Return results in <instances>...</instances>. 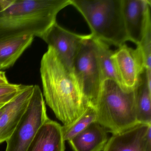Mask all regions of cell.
I'll return each instance as SVG.
<instances>
[{
  "instance_id": "cell-1",
  "label": "cell",
  "mask_w": 151,
  "mask_h": 151,
  "mask_svg": "<svg viewBox=\"0 0 151 151\" xmlns=\"http://www.w3.org/2000/svg\"><path fill=\"white\" fill-rule=\"evenodd\" d=\"M40 72L45 102L63 125L72 123L89 106L74 74L50 47L41 59Z\"/></svg>"
},
{
  "instance_id": "cell-7",
  "label": "cell",
  "mask_w": 151,
  "mask_h": 151,
  "mask_svg": "<svg viewBox=\"0 0 151 151\" xmlns=\"http://www.w3.org/2000/svg\"><path fill=\"white\" fill-rule=\"evenodd\" d=\"M92 37L91 34L80 35L71 32L58 24H53L42 36V39L48 47L55 51L64 67L73 73L74 62L83 41Z\"/></svg>"
},
{
  "instance_id": "cell-11",
  "label": "cell",
  "mask_w": 151,
  "mask_h": 151,
  "mask_svg": "<svg viewBox=\"0 0 151 151\" xmlns=\"http://www.w3.org/2000/svg\"><path fill=\"white\" fill-rule=\"evenodd\" d=\"M34 85H24L17 95L8 102L0 116V144L6 142L13 134L27 110Z\"/></svg>"
},
{
  "instance_id": "cell-17",
  "label": "cell",
  "mask_w": 151,
  "mask_h": 151,
  "mask_svg": "<svg viewBox=\"0 0 151 151\" xmlns=\"http://www.w3.org/2000/svg\"><path fill=\"white\" fill-rule=\"evenodd\" d=\"M97 113L94 107L89 105L83 114L68 125L62 126L63 134L65 141H69L86 129L93 123L96 122Z\"/></svg>"
},
{
  "instance_id": "cell-18",
  "label": "cell",
  "mask_w": 151,
  "mask_h": 151,
  "mask_svg": "<svg viewBox=\"0 0 151 151\" xmlns=\"http://www.w3.org/2000/svg\"><path fill=\"white\" fill-rule=\"evenodd\" d=\"M137 47L140 49L145 60V68L151 72V18L148 19L142 39Z\"/></svg>"
},
{
  "instance_id": "cell-20",
  "label": "cell",
  "mask_w": 151,
  "mask_h": 151,
  "mask_svg": "<svg viewBox=\"0 0 151 151\" xmlns=\"http://www.w3.org/2000/svg\"><path fill=\"white\" fill-rule=\"evenodd\" d=\"M19 91L17 92L14 93H11V94H8V95L0 97V105L5 104V103H8V102L10 101L11 100L13 99L17 95Z\"/></svg>"
},
{
  "instance_id": "cell-13",
  "label": "cell",
  "mask_w": 151,
  "mask_h": 151,
  "mask_svg": "<svg viewBox=\"0 0 151 151\" xmlns=\"http://www.w3.org/2000/svg\"><path fill=\"white\" fill-rule=\"evenodd\" d=\"M34 38L33 35L28 34L0 37V70L14 66Z\"/></svg>"
},
{
  "instance_id": "cell-10",
  "label": "cell",
  "mask_w": 151,
  "mask_h": 151,
  "mask_svg": "<svg viewBox=\"0 0 151 151\" xmlns=\"http://www.w3.org/2000/svg\"><path fill=\"white\" fill-rule=\"evenodd\" d=\"M150 0H122L124 20L129 41L137 45L151 18Z\"/></svg>"
},
{
  "instance_id": "cell-22",
  "label": "cell",
  "mask_w": 151,
  "mask_h": 151,
  "mask_svg": "<svg viewBox=\"0 0 151 151\" xmlns=\"http://www.w3.org/2000/svg\"><path fill=\"white\" fill-rule=\"evenodd\" d=\"M9 83L6 76V72L0 70V86L6 85Z\"/></svg>"
},
{
  "instance_id": "cell-9",
  "label": "cell",
  "mask_w": 151,
  "mask_h": 151,
  "mask_svg": "<svg viewBox=\"0 0 151 151\" xmlns=\"http://www.w3.org/2000/svg\"><path fill=\"white\" fill-rule=\"evenodd\" d=\"M151 124L139 123L113 134L102 151H151Z\"/></svg>"
},
{
  "instance_id": "cell-3",
  "label": "cell",
  "mask_w": 151,
  "mask_h": 151,
  "mask_svg": "<svg viewBox=\"0 0 151 151\" xmlns=\"http://www.w3.org/2000/svg\"><path fill=\"white\" fill-rule=\"evenodd\" d=\"M88 23L93 38L120 47L129 40L122 0H70Z\"/></svg>"
},
{
  "instance_id": "cell-21",
  "label": "cell",
  "mask_w": 151,
  "mask_h": 151,
  "mask_svg": "<svg viewBox=\"0 0 151 151\" xmlns=\"http://www.w3.org/2000/svg\"><path fill=\"white\" fill-rule=\"evenodd\" d=\"M14 1V0H0V13L7 9Z\"/></svg>"
},
{
  "instance_id": "cell-8",
  "label": "cell",
  "mask_w": 151,
  "mask_h": 151,
  "mask_svg": "<svg viewBox=\"0 0 151 151\" xmlns=\"http://www.w3.org/2000/svg\"><path fill=\"white\" fill-rule=\"evenodd\" d=\"M112 58L122 88L127 91L134 90L145 69L140 49L138 47L133 49L125 44L114 52Z\"/></svg>"
},
{
  "instance_id": "cell-15",
  "label": "cell",
  "mask_w": 151,
  "mask_h": 151,
  "mask_svg": "<svg viewBox=\"0 0 151 151\" xmlns=\"http://www.w3.org/2000/svg\"><path fill=\"white\" fill-rule=\"evenodd\" d=\"M134 91L138 122L151 124V83L147 81L145 69Z\"/></svg>"
},
{
  "instance_id": "cell-19",
  "label": "cell",
  "mask_w": 151,
  "mask_h": 151,
  "mask_svg": "<svg viewBox=\"0 0 151 151\" xmlns=\"http://www.w3.org/2000/svg\"><path fill=\"white\" fill-rule=\"evenodd\" d=\"M24 86L10 83L6 85L0 86V97L17 92L21 90Z\"/></svg>"
},
{
  "instance_id": "cell-2",
  "label": "cell",
  "mask_w": 151,
  "mask_h": 151,
  "mask_svg": "<svg viewBox=\"0 0 151 151\" xmlns=\"http://www.w3.org/2000/svg\"><path fill=\"white\" fill-rule=\"evenodd\" d=\"M70 5V0H14L0 13V37L28 34L40 38Z\"/></svg>"
},
{
  "instance_id": "cell-6",
  "label": "cell",
  "mask_w": 151,
  "mask_h": 151,
  "mask_svg": "<svg viewBox=\"0 0 151 151\" xmlns=\"http://www.w3.org/2000/svg\"><path fill=\"white\" fill-rule=\"evenodd\" d=\"M49 117L41 89H34L26 112L13 134L6 140L5 151H26L37 132Z\"/></svg>"
},
{
  "instance_id": "cell-16",
  "label": "cell",
  "mask_w": 151,
  "mask_h": 151,
  "mask_svg": "<svg viewBox=\"0 0 151 151\" xmlns=\"http://www.w3.org/2000/svg\"><path fill=\"white\" fill-rule=\"evenodd\" d=\"M93 40L102 81L103 82L106 79H112L122 87L121 82L112 60L114 52L109 48L106 43L93 38Z\"/></svg>"
},
{
  "instance_id": "cell-5",
  "label": "cell",
  "mask_w": 151,
  "mask_h": 151,
  "mask_svg": "<svg viewBox=\"0 0 151 151\" xmlns=\"http://www.w3.org/2000/svg\"><path fill=\"white\" fill-rule=\"evenodd\" d=\"M73 73L86 101L95 107L103 81L92 37L80 45L74 62Z\"/></svg>"
},
{
  "instance_id": "cell-4",
  "label": "cell",
  "mask_w": 151,
  "mask_h": 151,
  "mask_svg": "<svg viewBox=\"0 0 151 151\" xmlns=\"http://www.w3.org/2000/svg\"><path fill=\"white\" fill-rule=\"evenodd\" d=\"M134 90L125 91L112 79L103 81L95 108L96 122L107 131L116 134L139 124Z\"/></svg>"
},
{
  "instance_id": "cell-14",
  "label": "cell",
  "mask_w": 151,
  "mask_h": 151,
  "mask_svg": "<svg viewBox=\"0 0 151 151\" xmlns=\"http://www.w3.org/2000/svg\"><path fill=\"white\" fill-rule=\"evenodd\" d=\"M107 132L95 122L69 142L74 151H102L108 140Z\"/></svg>"
},
{
  "instance_id": "cell-23",
  "label": "cell",
  "mask_w": 151,
  "mask_h": 151,
  "mask_svg": "<svg viewBox=\"0 0 151 151\" xmlns=\"http://www.w3.org/2000/svg\"><path fill=\"white\" fill-rule=\"evenodd\" d=\"M7 103L0 105V116H1L2 113H3V112H4V110H5Z\"/></svg>"
},
{
  "instance_id": "cell-12",
  "label": "cell",
  "mask_w": 151,
  "mask_h": 151,
  "mask_svg": "<svg viewBox=\"0 0 151 151\" xmlns=\"http://www.w3.org/2000/svg\"><path fill=\"white\" fill-rule=\"evenodd\" d=\"M62 126L48 118L37 132L26 151H65Z\"/></svg>"
}]
</instances>
